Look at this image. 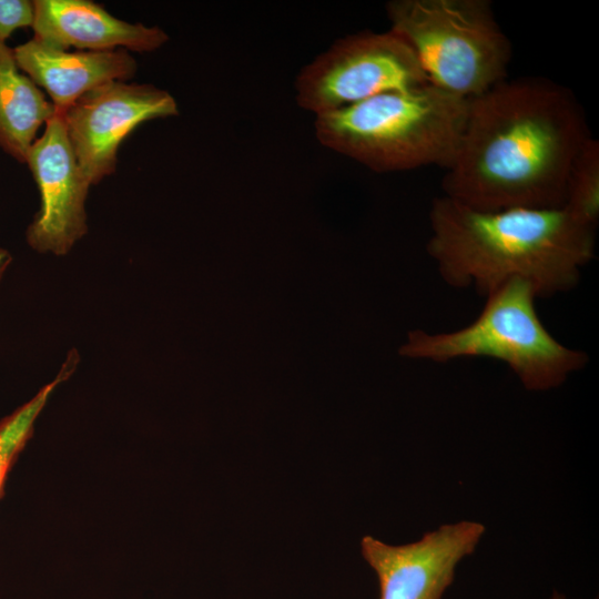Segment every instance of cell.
<instances>
[{
  "label": "cell",
  "mask_w": 599,
  "mask_h": 599,
  "mask_svg": "<svg viewBox=\"0 0 599 599\" xmlns=\"http://www.w3.org/2000/svg\"><path fill=\"white\" fill-rule=\"evenodd\" d=\"M538 295L527 281L510 278L486 295L479 315L448 333L416 329L400 354L435 363L466 357H488L505 363L528 390L560 386L583 368L588 355L557 341L536 311Z\"/></svg>",
  "instance_id": "cell-4"
},
{
  "label": "cell",
  "mask_w": 599,
  "mask_h": 599,
  "mask_svg": "<svg viewBox=\"0 0 599 599\" xmlns=\"http://www.w3.org/2000/svg\"><path fill=\"white\" fill-rule=\"evenodd\" d=\"M428 83L413 49L389 29L337 40L302 69L295 89L298 105L318 115L384 92Z\"/></svg>",
  "instance_id": "cell-6"
},
{
  "label": "cell",
  "mask_w": 599,
  "mask_h": 599,
  "mask_svg": "<svg viewBox=\"0 0 599 599\" xmlns=\"http://www.w3.org/2000/svg\"><path fill=\"white\" fill-rule=\"evenodd\" d=\"M55 113L54 105L18 67L13 49L0 43V149L26 164L39 129Z\"/></svg>",
  "instance_id": "cell-12"
},
{
  "label": "cell",
  "mask_w": 599,
  "mask_h": 599,
  "mask_svg": "<svg viewBox=\"0 0 599 599\" xmlns=\"http://www.w3.org/2000/svg\"><path fill=\"white\" fill-rule=\"evenodd\" d=\"M18 67L51 99L58 113L65 112L87 92L113 81L132 78L138 63L129 51H74L34 38L13 49Z\"/></svg>",
  "instance_id": "cell-11"
},
{
  "label": "cell",
  "mask_w": 599,
  "mask_h": 599,
  "mask_svg": "<svg viewBox=\"0 0 599 599\" xmlns=\"http://www.w3.org/2000/svg\"><path fill=\"white\" fill-rule=\"evenodd\" d=\"M11 261H12L11 254L7 250L0 247V281L2 276L4 275L7 268L11 264Z\"/></svg>",
  "instance_id": "cell-16"
},
{
  "label": "cell",
  "mask_w": 599,
  "mask_h": 599,
  "mask_svg": "<svg viewBox=\"0 0 599 599\" xmlns=\"http://www.w3.org/2000/svg\"><path fill=\"white\" fill-rule=\"evenodd\" d=\"M564 206L581 222L597 227L599 220V142L592 136L585 141L570 165Z\"/></svg>",
  "instance_id": "cell-14"
},
{
  "label": "cell",
  "mask_w": 599,
  "mask_h": 599,
  "mask_svg": "<svg viewBox=\"0 0 599 599\" xmlns=\"http://www.w3.org/2000/svg\"><path fill=\"white\" fill-rule=\"evenodd\" d=\"M551 599H566V598H565V596L555 592V593L552 595Z\"/></svg>",
  "instance_id": "cell-17"
},
{
  "label": "cell",
  "mask_w": 599,
  "mask_h": 599,
  "mask_svg": "<svg viewBox=\"0 0 599 599\" xmlns=\"http://www.w3.org/2000/svg\"><path fill=\"white\" fill-rule=\"evenodd\" d=\"M34 2L30 0H0V43L19 28L31 27L34 23Z\"/></svg>",
  "instance_id": "cell-15"
},
{
  "label": "cell",
  "mask_w": 599,
  "mask_h": 599,
  "mask_svg": "<svg viewBox=\"0 0 599 599\" xmlns=\"http://www.w3.org/2000/svg\"><path fill=\"white\" fill-rule=\"evenodd\" d=\"M80 361L77 349H71L58 376L42 387L29 402L0 420V498L11 467L33 435L34 423L54 388L67 380Z\"/></svg>",
  "instance_id": "cell-13"
},
{
  "label": "cell",
  "mask_w": 599,
  "mask_h": 599,
  "mask_svg": "<svg viewBox=\"0 0 599 599\" xmlns=\"http://www.w3.org/2000/svg\"><path fill=\"white\" fill-rule=\"evenodd\" d=\"M177 113L167 91L113 81L87 92L60 114L79 166L92 185L115 172L118 150L136 126Z\"/></svg>",
  "instance_id": "cell-7"
},
{
  "label": "cell",
  "mask_w": 599,
  "mask_h": 599,
  "mask_svg": "<svg viewBox=\"0 0 599 599\" xmlns=\"http://www.w3.org/2000/svg\"><path fill=\"white\" fill-rule=\"evenodd\" d=\"M26 164L40 193L27 242L39 253L65 255L88 232L85 200L91 184L74 156L60 113L47 122Z\"/></svg>",
  "instance_id": "cell-8"
},
{
  "label": "cell",
  "mask_w": 599,
  "mask_h": 599,
  "mask_svg": "<svg viewBox=\"0 0 599 599\" xmlns=\"http://www.w3.org/2000/svg\"><path fill=\"white\" fill-rule=\"evenodd\" d=\"M468 104L469 100L430 83L388 91L316 115L315 134L326 148L376 172L446 169L463 134Z\"/></svg>",
  "instance_id": "cell-3"
},
{
  "label": "cell",
  "mask_w": 599,
  "mask_h": 599,
  "mask_svg": "<svg viewBox=\"0 0 599 599\" xmlns=\"http://www.w3.org/2000/svg\"><path fill=\"white\" fill-rule=\"evenodd\" d=\"M33 38L49 45L78 51L150 52L169 37L159 27L130 23L90 0H34Z\"/></svg>",
  "instance_id": "cell-10"
},
{
  "label": "cell",
  "mask_w": 599,
  "mask_h": 599,
  "mask_svg": "<svg viewBox=\"0 0 599 599\" xmlns=\"http://www.w3.org/2000/svg\"><path fill=\"white\" fill-rule=\"evenodd\" d=\"M485 530L480 522L463 520L400 546L365 536L362 555L377 576L379 599H443L457 565L475 551Z\"/></svg>",
  "instance_id": "cell-9"
},
{
  "label": "cell",
  "mask_w": 599,
  "mask_h": 599,
  "mask_svg": "<svg viewBox=\"0 0 599 599\" xmlns=\"http://www.w3.org/2000/svg\"><path fill=\"white\" fill-rule=\"evenodd\" d=\"M427 252L450 286L486 296L519 277L538 297L573 288L595 257L596 229L565 206L479 211L445 195L429 211Z\"/></svg>",
  "instance_id": "cell-2"
},
{
  "label": "cell",
  "mask_w": 599,
  "mask_h": 599,
  "mask_svg": "<svg viewBox=\"0 0 599 599\" xmlns=\"http://www.w3.org/2000/svg\"><path fill=\"white\" fill-rule=\"evenodd\" d=\"M386 13L432 85L471 100L507 78L511 47L488 0H393Z\"/></svg>",
  "instance_id": "cell-5"
},
{
  "label": "cell",
  "mask_w": 599,
  "mask_h": 599,
  "mask_svg": "<svg viewBox=\"0 0 599 599\" xmlns=\"http://www.w3.org/2000/svg\"><path fill=\"white\" fill-rule=\"evenodd\" d=\"M590 136L568 88L505 79L469 100L444 195L479 211L562 207L570 165Z\"/></svg>",
  "instance_id": "cell-1"
}]
</instances>
